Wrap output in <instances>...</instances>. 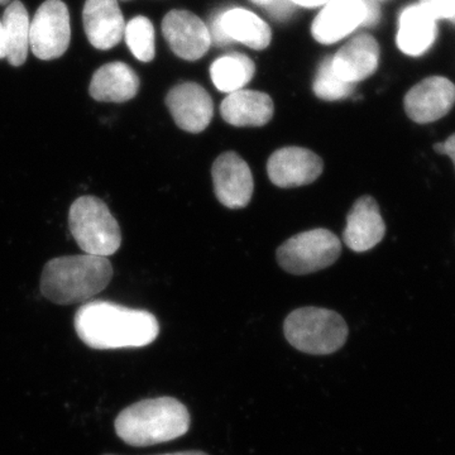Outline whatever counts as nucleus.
<instances>
[{"label": "nucleus", "instance_id": "obj_1", "mask_svg": "<svg viewBox=\"0 0 455 455\" xmlns=\"http://www.w3.org/2000/svg\"><path fill=\"white\" fill-rule=\"evenodd\" d=\"M75 331L92 349L140 348L155 341L160 325L148 311L92 301L77 310Z\"/></svg>", "mask_w": 455, "mask_h": 455}, {"label": "nucleus", "instance_id": "obj_2", "mask_svg": "<svg viewBox=\"0 0 455 455\" xmlns=\"http://www.w3.org/2000/svg\"><path fill=\"white\" fill-rule=\"evenodd\" d=\"M190 414L172 397L148 398L123 410L116 420V435L133 447H149L185 435Z\"/></svg>", "mask_w": 455, "mask_h": 455}, {"label": "nucleus", "instance_id": "obj_3", "mask_svg": "<svg viewBox=\"0 0 455 455\" xmlns=\"http://www.w3.org/2000/svg\"><path fill=\"white\" fill-rule=\"evenodd\" d=\"M112 277V265L106 257L86 253L60 257L44 266L41 291L55 304H83L103 291Z\"/></svg>", "mask_w": 455, "mask_h": 455}, {"label": "nucleus", "instance_id": "obj_4", "mask_svg": "<svg viewBox=\"0 0 455 455\" xmlns=\"http://www.w3.org/2000/svg\"><path fill=\"white\" fill-rule=\"evenodd\" d=\"M283 331L293 348L307 355H331L348 338V326L343 317L322 307L292 311L284 322Z\"/></svg>", "mask_w": 455, "mask_h": 455}, {"label": "nucleus", "instance_id": "obj_5", "mask_svg": "<svg viewBox=\"0 0 455 455\" xmlns=\"http://www.w3.org/2000/svg\"><path fill=\"white\" fill-rule=\"evenodd\" d=\"M68 226L77 245L92 256H112L122 243L121 228L100 199L83 196L71 205Z\"/></svg>", "mask_w": 455, "mask_h": 455}, {"label": "nucleus", "instance_id": "obj_6", "mask_svg": "<svg viewBox=\"0 0 455 455\" xmlns=\"http://www.w3.org/2000/svg\"><path fill=\"white\" fill-rule=\"evenodd\" d=\"M339 238L328 229L299 233L277 250V260L289 274L307 275L333 265L339 259Z\"/></svg>", "mask_w": 455, "mask_h": 455}, {"label": "nucleus", "instance_id": "obj_7", "mask_svg": "<svg viewBox=\"0 0 455 455\" xmlns=\"http://www.w3.org/2000/svg\"><path fill=\"white\" fill-rule=\"evenodd\" d=\"M71 38L70 14L61 0H46L36 12L29 27V46L40 60L64 55Z\"/></svg>", "mask_w": 455, "mask_h": 455}, {"label": "nucleus", "instance_id": "obj_8", "mask_svg": "<svg viewBox=\"0 0 455 455\" xmlns=\"http://www.w3.org/2000/svg\"><path fill=\"white\" fill-rule=\"evenodd\" d=\"M455 104V85L447 77L431 76L409 90L403 106L409 118L419 124L439 121Z\"/></svg>", "mask_w": 455, "mask_h": 455}, {"label": "nucleus", "instance_id": "obj_9", "mask_svg": "<svg viewBox=\"0 0 455 455\" xmlns=\"http://www.w3.org/2000/svg\"><path fill=\"white\" fill-rule=\"evenodd\" d=\"M212 182L218 200L229 209H241L253 196V176L247 163L235 154L227 152L212 164Z\"/></svg>", "mask_w": 455, "mask_h": 455}, {"label": "nucleus", "instance_id": "obj_10", "mask_svg": "<svg viewBox=\"0 0 455 455\" xmlns=\"http://www.w3.org/2000/svg\"><path fill=\"white\" fill-rule=\"evenodd\" d=\"M267 172L271 182L278 188L304 187L322 175L323 161L310 149L284 147L269 157Z\"/></svg>", "mask_w": 455, "mask_h": 455}, {"label": "nucleus", "instance_id": "obj_11", "mask_svg": "<svg viewBox=\"0 0 455 455\" xmlns=\"http://www.w3.org/2000/svg\"><path fill=\"white\" fill-rule=\"evenodd\" d=\"M212 41L227 44L236 41L253 50H265L271 42V28L252 12L235 8L220 13L212 22Z\"/></svg>", "mask_w": 455, "mask_h": 455}, {"label": "nucleus", "instance_id": "obj_12", "mask_svg": "<svg viewBox=\"0 0 455 455\" xmlns=\"http://www.w3.org/2000/svg\"><path fill=\"white\" fill-rule=\"evenodd\" d=\"M163 33L171 50L188 61L202 59L212 44L208 27L188 11H172L166 14Z\"/></svg>", "mask_w": 455, "mask_h": 455}, {"label": "nucleus", "instance_id": "obj_13", "mask_svg": "<svg viewBox=\"0 0 455 455\" xmlns=\"http://www.w3.org/2000/svg\"><path fill=\"white\" fill-rule=\"evenodd\" d=\"M166 104L176 124L190 133L205 131L214 114L211 95L196 83L175 86L167 94Z\"/></svg>", "mask_w": 455, "mask_h": 455}, {"label": "nucleus", "instance_id": "obj_14", "mask_svg": "<svg viewBox=\"0 0 455 455\" xmlns=\"http://www.w3.org/2000/svg\"><path fill=\"white\" fill-rule=\"evenodd\" d=\"M366 16L364 0H329L314 20L311 32L320 44H335L363 26Z\"/></svg>", "mask_w": 455, "mask_h": 455}, {"label": "nucleus", "instance_id": "obj_15", "mask_svg": "<svg viewBox=\"0 0 455 455\" xmlns=\"http://www.w3.org/2000/svg\"><path fill=\"white\" fill-rule=\"evenodd\" d=\"M84 28L95 49L110 50L124 37L125 22L118 0H86Z\"/></svg>", "mask_w": 455, "mask_h": 455}, {"label": "nucleus", "instance_id": "obj_16", "mask_svg": "<svg viewBox=\"0 0 455 455\" xmlns=\"http://www.w3.org/2000/svg\"><path fill=\"white\" fill-rule=\"evenodd\" d=\"M385 233L379 204L371 196L359 197L347 217L344 243L355 252H366L382 241Z\"/></svg>", "mask_w": 455, "mask_h": 455}, {"label": "nucleus", "instance_id": "obj_17", "mask_svg": "<svg viewBox=\"0 0 455 455\" xmlns=\"http://www.w3.org/2000/svg\"><path fill=\"white\" fill-rule=\"evenodd\" d=\"M379 46L372 36L359 35L331 57V66L344 82L357 84L376 73Z\"/></svg>", "mask_w": 455, "mask_h": 455}, {"label": "nucleus", "instance_id": "obj_18", "mask_svg": "<svg viewBox=\"0 0 455 455\" xmlns=\"http://www.w3.org/2000/svg\"><path fill=\"white\" fill-rule=\"evenodd\" d=\"M438 20L420 4H411L398 18L397 46L405 55H424L435 44Z\"/></svg>", "mask_w": 455, "mask_h": 455}, {"label": "nucleus", "instance_id": "obj_19", "mask_svg": "<svg viewBox=\"0 0 455 455\" xmlns=\"http://www.w3.org/2000/svg\"><path fill=\"white\" fill-rule=\"evenodd\" d=\"M274 110L269 95L256 90L230 92L220 106L224 121L235 127H262L271 121Z\"/></svg>", "mask_w": 455, "mask_h": 455}, {"label": "nucleus", "instance_id": "obj_20", "mask_svg": "<svg viewBox=\"0 0 455 455\" xmlns=\"http://www.w3.org/2000/svg\"><path fill=\"white\" fill-rule=\"evenodd\" d=\"M140 90V77L124 62H112L101 66L92 76L89 92L98 101L123 103L136 97Z\"/></svg>", "mask_w": 455, "mask_h": 455}, {"label": "nucleus", "instance_id": "obj_21", "mask_svg": "<svg viewBox=\"0 0 455 455\" xmlns=\"http://www.w3.org/2000/svg\"><path fill=\"white\" fill-rule=\"evenodd\" d=\"M7 40V59L12 66L25 64L29 50L28 12L20 0L9 3L2 20Z\"/></svg>", "mask_w": 455, "mask_h": 455}, {"label": "nucleus", "instance_id": "obj_22", "mask_svg": "<svg viewBox=\"0 0 455 455\" xmlns=\"http://www.w3.org/2000/svg\"><path fill=\"white\" fill-rule=\"evenodd\" d=\"M254 70L256 68L250 57L229 53L212 65L211 76L215 88L230 94L243 89L253 79Z\"/></svg>", "mask_w": 455, "mask_h": 455}, {"label": "nucleus", "instance_id": "obj_23", "mask_svg": "<svg viewBox=\"0 0 455 455\" xmlns=\"http://www.w3.org/2000/svg\"><path fill=\"white\" fill-rule=\"evenodd\" d=\"M124 38L131 52L140 61L155 59V28L146 17H136L125 25Z\"/></svg>", "mask_w": 455, "mask_h": 455}, {"label": "nucleus", "instance_id": "obj_24", "mask_svg": "<svg viewBox=\"0 0 455 455\" xmlns=\"http://www.w3.org/2000/svg\"><path fill=\"white\" fill-rule=\"evenodd\" d=\"M314 94L322 100H341L352 95L355 84L341 80L331 66V57L325 59L320 65L313 84Z\"/></svg>", "mask_w": 455, "mask_h": 455}, {"label": "nucleus", "instance_id": "obj_25", "mask_svg": "<svg viewBox=\"0 0 455 455\" xmlns=\"http://www.w3.org/2000/svg\"><path fill=\"white\" fill-rule=\"evenodd\" d=\"M421 5L429 11L436 20H448L455 25V0H420Z\"/></svg>", "mask_w": 455, "mask_h": 455}, {"label": "nucleus", "instance_id": "obj_26", "mask_svg": "<svg viewBox=\"0 0 455 455\" xmlns=\"http://www.w3.org/2000/svg\"><path fill=\"white\" fill-rule=\"evenodd\" d=\"M293 3L291 0H274L268 4L269 13L278 20H283L291 13Z\"/></svg>", "mask_w": 455, "mask_h": 455}, {"label": "nucleus", "instance_id": "obj_27", "mask_svg": "<svg viewBox=\"0 0 455 455\" xmlns=\"http://www.w3.org/2000/svg\"><path fill=\"white\" fill-rule=\"evenodd\" d=\"M434 149H435V152H438L439 155H447L448 157L453 160L455 164V134L449 137L445 142L436 143V145L434 146Z\"/></svg>", "mask_w": 455, "mask_h": 455}, {"label": "nucleus", "instance_id": "obj_28", "mask_svg": "<svg viewBox=\"0 0 455 455\" xmlns=\"http://www.w3.org/2000/svg\"><path fill=\"white\" fill-rule=\"evenodd\" d=\"M367 8L366 20L363 26H373L379 22V7L374 0H364Z\"/></svg>", "mask_w": 455, "mask_h": 455}, {"label": "nucleus", "instance_id": "obj_29", "mask_svg": "<svg viewBox=\"0 0 455 455\" xmlns=\"http://www.w3.org/2000/svg\"><path fill=\"white\" fill-rule=\"evenodd\" d=\"M293 4L301 5V7H319V5H324L329 0H291Z\"/></svg>", "mask_w": 455, "mask_h": 455}, {"label": "nucleus", "instance_id": "obj_30", "mask_svg": "<svg viewBox=\"0 0 455 455\" xmlns=\"http://www.w3.org/2000/svg\"><path fill=\"white\" fill-rule=\"evenodd\" d=\"M5 57H7V40H5L4 28L0 20V59H5Z\"/></svg>", "mask_w": 455, "mask_h": 455}, {"label": "nucleus", "instance_id": "obj_31", "mask_svg": "<svg viewBox=\"0 0 455 455\" xmlns=\"http://www.w3.org/2000/svg\"><path fill=\"white\" fill-rule=\"evenodd\" d=\"M164 455H208L203 451H181V453L164 454Z\"/></svg>", "mask_w": 455, "mask_h": 455}, {"label": "nucleus", "instance_id": "obj_32", "mask_svg": "<svg viewBox=\"0 0 455 455\" xmlns=\"http://www.w3.org/2000/svg\"><path fill=\"white\" fill-rule=\"evenodd\" d=\"M252 2L259 5H268L271 4V3L274 2V0H252Z\"/></svg>", "mask_w": 455, "mask_h": 455}, {"label": "nucleus", "instance_id": "obj_33", "mask_svg": "<svg viewBox=\"0 0 455 455\" xmlns=\"http://www.w3.org/2000/svg\"><path fill=\"white\" fill-rule=\"evenodd\" d=\"M11 0H0V5L9 4Z\"/></svg>", "mask_w": 455, "mask_h": 455}]
</instances>
